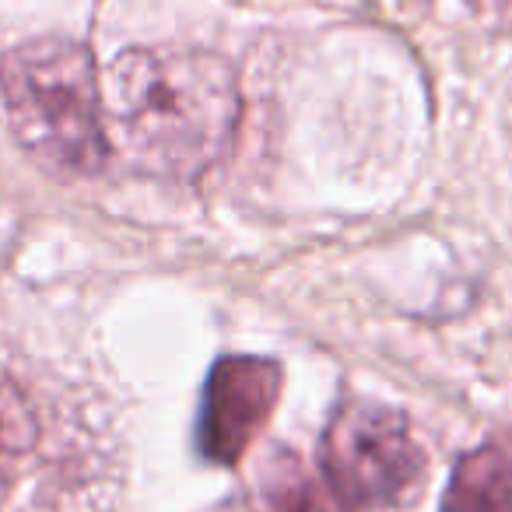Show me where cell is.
<instances>
[{"label":"cell","instance_id":"4","mask_svg":"<svg viewBox=\"0 0 512 512\" xmlns=\"http://www.w3.org/2000/svg\"><path fill=\"white\" fill-rule=\"evenodd\" d=\"M285 390V369L271 358H218L204 383L197 414V449L204 460L232 467L271 421Z\"/></svg>","mask_w":512,"mask_h":512},{"label":"cell","instance_id":"5","mask_svg":"<svg viewBox=\"0 0 512 512\" xmlns=\"http://www.w3.org/2000/svg\"><path fill=\"white\" fill-rule=\"evenodd\" d=\"M439 512H512V456L498 446H477L460 456Z\"/></svg>","mask_w":512,"mask_h":512},{"label":"cell","instance_id":"7","mask_svg":"<svg viewBox=\"0 0 512 512\" xmlns=\"http://www.w3.org/2000/svg\"><path fill=\"white\" fill-rule=\"evenodd\" d=\"M39 421L29 397L11 379H0V505L22 477L29 456L36 453Z\"/></svg>","mask_w":512,"mask_h":512},{"label":"cell","instance_id":"1","mask_svg":"<svg viewBox=\"0 0 512 512\" xmlns=\"http://www.w3.org/2000/svg\"><path fill=\"white\" fill-rule=\"evenodd\" d=\"M109 144L137 169L165 179H197L221 162L239 127L242 99L232 64L197 46H134L109 64Z\"/></svg>","mask_w":512,"mask_h":512},{"label":"cell","instance_id":"2","mask_svg":"<svg viewBox=\"0 0 512 512\" xmlns=\"http://www.w3.org/2000/svg\"><path fill=\"white\" fill-rule=\"evenodd\" d=\"M0 106L18 148L57 179H85L109 158V127L92 53L64 36L15 46L0 60Z\"/></svg>","mask_w":512,"mask_h":512},{"label":"cell","instance_id":"3","mask_svg":"<svg viewBox=\"0 0 512 512\" xmlns=\"http://www.w3.org/2000/svg\"><path fill=\"white\" fill-rule=\"evenodd\" d=\"M323 477L351 509H411L428 488V456L407 414L351 397L323 432Z\"/></svg>","mask_w":512,"mask_h":512},{"label":"cell","instance_id":"6","mask_svg":"<svg viewBox=\"0 0 512 512\" xmlns=\"http://www.w3.org/2000/svg\"><path fill=\"white\" fill-rule=\"evenodd\" d=\"M264 502L271 512H355L327 477H316L306 463L288 449L267 460L264 467Z\"/></svg>","mask_w":512,"mask_h":512}]
</instances>
